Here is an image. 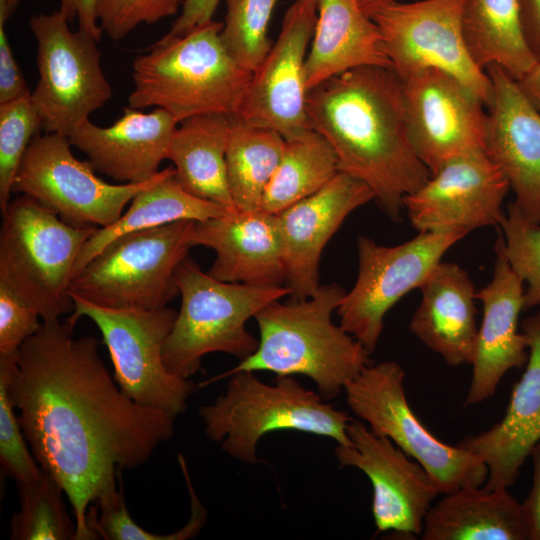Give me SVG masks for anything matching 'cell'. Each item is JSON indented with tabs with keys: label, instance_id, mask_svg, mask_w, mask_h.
<instances>
[{
	"label": "cell",
	"instance_id": "1",
	"mask_svg": "<svg viewBox=\"0 0 540 540\" xmlns=\"http://www.w3.org/2000/svg\"><path fill=\"white\" fill-rule=\"evenodd\" d=\"M74 327L43 321L17 354L0 356V371L33 456L70 501L77 540H95L89 506L116 494L122 470L142 465L173 437L175 417L123 394L100 341L74 338Z\"/></svg>",
	"mask_w": 540,
	"mask_h": 540
},
{
	"label": "cell",
	"instance_id": "2",
	"mask_svg": "<svg viewBox=\"0 0 540 540\" xmlns=\"http://www.w3.org/2000/svg\"><path fill=\"white\" fill-rule=\"evenodd\" d=\"M312 129L334 149L339 170L365 182L380 208L401 220L404 198L431 173L411 145L402 81L392 68L360 66L307 92Z\"/></svg>",
	"mask_w": 540,
	"mask_h": 540
},
{
	"label": "cell",
	"instance_id": "3",
	"mask_svg": "<svg viewBox=\"0 0 540 540\" xmlns=\"http://www.w3.org/2000/svg\"><path fill=\"white\" fill-rule=\"evenodd\" d=\"M345 293L330 283L305 299L266 305L254 317L259 329L257 350L225 375L237 371L303 375L326 401L336 398L370 364L365 347L332 321Z\"/></svg>",
	"mask_w": 540,
	"mask_h": 540
},
{
	"label": "cell",
	"instance_id": "4",
	"mask_svg": "<svg viewBox=\"0 0 540 540\" xmlns=\"http://www.w3.org/2000/svg\"><path fill=\"white\" fill-rule=\"evenodd\" d=\"M222 27L211 19L181 35L168 33L136 57L129 106L164 109L178 123L202 114L237 116L253 73L230 55Z\"/></svg>",
	"mask_w": 540,
	"mask_h": 540
},
{
	"label": "cell",
	"instance_id": "5",
	"mask_svg": "<svg viewBox=\"0 0 540 540\" xmlns=\"http://www.w3.org/2000/svg\"><path fill=\"white\" fill-rule=\"evenodd\" d=\"M224 393L201 406L205 434L222 450L243 463L260 462L256 450L267 433L294 430L328 437L344 446L352 442L347 426L353 420L294 376H276L272 384L253 371L229 375Z\"/></svg>",
	"mask_w": 540,
	"mask_h": 540
},
{
	"label": "cell",
	"instance_id": "6",
	"mask_svg": "<svg viewBox=\"0 0 540 540\" xmlns=\"http://www.w3.org/2000/svg\"><path fill=\"white\" fill-rule=\"evenodd\" d=\"M177 285L181 306L162 355L168 371L186 379L209 353H226L240 361L252 355L259 341L247 331L246 322L269 303L291 294L287 285L217 280L189 256L178 269Z\"/></svg>",
	"mask_w": 540,
	"mask_h": 540
},
{
	"label": "cell",
	"instance_id": "7",
	"mask_svg": "<svg viewBox=\"0 0 540 540\" xmlns=\"http://www.w3.org/2000/svg\"><path fill=\"white\" fill-rule=\"evenodd\" d=\"M2 216L0 281L43 321L73 312L70 286L76 261L97 227L69 224L24 194L11 199Z\"/></svg>",
	"mask_w": 540,
	"mask_h": 540
},
{
	"label": "cell",
	"instance_id": "8",
	"mask_svg": "<svg viewBox=\"0 0 540 540\" xmlns=\"http://www.w3.org/2000/svg\"><path fill=\"white\" fill-rule=\"evenodd\" d=\"M195 222L119 236L75 276L70 294L107 308L166 307L179 294L177 272L193 247Z\"/></svg>",
	"mask_w": 540,
	"mask_h": 540
},
{
	"label": "cell",
	"instance_id": "9",
	"mask_svg": "<svg viewBox=\"0 0 540 540\" xmlns=\"http://www.w3.org/2000/svg\"><path fill=\"white\" fill-rule=\"evenodd\" d=\"M404 371L395 361L367 365L344 388L351 411L378 436L390 439L430 474L441 494L482 486L485 462L460 446L436 438L412 411L404 391Z\"/></svg>",
	"mask_w": 540,
	"mask_h": 540
},
{
	"label": "cell",
	"instance_id": "10",
	"mask_svg": "<svg viewBox=\"0 0 540 540\" xmlns=\"http://www.w3.org/2000/svg\"><path fill=\"white\" fill-rule=\"evenodd\" d=\"M74 310L71 324L81 317L95 323L102 334L120 390L139 405L177 417L187 409V399L196 385L172 374L163 362V346L177 311L163 307L107 308L71 295Z\"/></svg>",
	"mask_w": 540,
	"mask_h": 540
},
{
	"label": "cell",
	"instance_id": "11",
	"mask_svg": "<svg viewBox=\"0 0 540 540\" xmlns=\"http://www.w3.org/2000/svg\"><path fill=\"white\" fill-rule=\"evenodd\" d=\"M68 22L60 10L29 20L37 42L39 71L31 100L45 133L66 136L112 96L98 41L79 30L73 32Z\"/></svg>",
	"mask_w": 540,
	"mask_h": 540
},
{
	"label": "cell",
	"instance_id": "12",
	"mask_svg": "<svg viewBox=\"0 0 540 540\" xmlns=\"http://www.w3.org/2000/svg\"><path fill=\"white\" fill-rule=\"evenodd\" d=\"M467 234L418 232L395 246L357 238L358 274L336 312L340 325L371 354L380 339L386 313L407 293L421 286L444 254Z\"/></svg>",
	"mask_w": 540,
	"mask_h": 540
},
{
	"label": "cell",
	"instance_id": "13",
	"mask_svg": "<svg viewBox=\"0 0 540 540\" xmlns=\"http://www.w3.org/2000/svg\"><path fill=\"white\" fill-rule=\"evenodd\" d=\"M463 5L464 0L395 1L378 8L370 17L400 80L425 69H439L458 78L488 107L492 84L466 45Z\"/></svg>",
	"mask_w": 540,
	"mask_h": 540
},
{
	"label": "cell",
	"instance_id": "14",
	"mask_svg": "<svg viewBox=\"0 0 540 540\" xmlns=\"http://www.w3.org/2000/svg\"><path fill=\"white\" fill-rule=\"evenodd\" d=\"M68 136L36 135L19 166L13 192L27 195L53 210L63 221L80 227L114 223L140 191L160 172L142 183H108L89 161L78 160Z\"/></svg>",
	"mask_w": 540,
	"mask_h": 540
},
{
	"label": "cell",
	"instance_id": "15",
	"mask_svg": "<svg viewBox=\"0 0 540 540\" xmlns=\"http://www.w3.org/2000/svg\"><path fill=\"white\" fill-rule=\"evenodd\" d=\"M401 81L409 139L431 174L456 157L484 150L488 113L468 86L435 68Z\"/></svg>",
	"mask_w": 540,
	"mask_h": 540
},
{
	"label": "cell",
	"instance_id": "16",
	"mask_svg": "<svg viewBox=\"0 0 540 540\" xmlns=\"http://www.w3.org/2000/svg\"><path fill=\"white\" fill-rule=\"evenodd\" d=\"M316 21L315 0H295L287 9L278 39L253 72L235 117L277 131L284 139L312 129L305 63Z\"/></svg>",
	"mask_w": 540,
	"mask_h": 540
},
{
	"label": "cell",
	"instance_id": "17",
	"mask_svg": "<svg viewBox=\"0 0 540 540\" xmlns=\"http://www.w3.org/2000/svg\"><path fill=\"white\" fill-rule=\"evenodd\" d=\"M347 434L352 445L337 444L335 456L341 466L355 467L369 478L377 530L420 536L425 515L441 494L433 478L390 439L374 434L364 423L352 420Z\"/></svg>",
	"mask_w": 540,
	"mask_h": 540
},
{
	"label": "cell",
	"instance_id": "18",
	"mask_svg": "<svg viewBox=\"0 0 540 540\" xmlns=\"http://www.w3.org/2000/svg\"><path fill=\"white\" fill-rule=\"evenodd\" d=\"M510 189L501 169L485 150L444 164L416 191L404 198L411 225L418 232L458 231L500 225L502 203Z\"/></svg>",
	"mask_w": 540,
	"mask_h": 540
},
{
	"label": "cell",
	"instance_id": "19",
	"mask_svg": "<svg viewBox=\"0 0 540 540\" xmlns=\"http://www.w3.org/2000/svg\"><path fill=\"white\" fill-rule=\"evenodd\" d=\"M485 71L492 99L484 150L507 178L520 215L540 223V112L500 66Z\"/></svg>",
	"mask_w": 540,
	"mask_h": 540
},
{
	"label": "cell",
	"instance_id": "20",
	"mask_svg": "<svg viewBox=\"0 0 540 540\" xmlns=\"http://www.w3.org/2000/svg\"><path fill=\"white\" fill-rule=\"evenodd\" d=\"M374 199L365 182L339 171L322 189L276 215L292 299H305L318 290L324 247L349 214Z\"/></svg>",
	"mask_w": 540,
	"mask_h": 540
},
{
	"label": "cell",
	"instance_id": "21",
	"mask_svg": "<svg viewBox=\"0 0 540 540\" xmlns=\"http://www.w3.org/2000/svg\"><path fill=\"white\" fill-rule=\"evenodd\" d=\"M495 252L492 279L476 292L483 317L464 407L489 399L503 376L526 365L529 356L527 339L518 331L519 314L524 310V282L507 259L502 236L495 243Z\"/></svg>",
	"mask_w": 540,
	"mask_h": 540
},
{
	"label": "cell",
	"instance_id": "22",
	"mask_svg": "<svg viewBox=\"0 0 540 540\" xmlns=\"http://www.w3.org/2000/svg\"><path fill=\"white\" fill-rule=\"evenodd\" d=\"M529 356L526 369L512 389L506 413L488 430L470 435L458 446L479 456L488 468L487 490L508 489L540 442V311L521 323Z\"/></svg>",
	"mask_w": 540,
	"mask_h": 540
},
{
	"label": "cell",
	"instance_id": "23",
	"mask_svg": "<svg viewBox=\"0 0 540 540\" xmlns=\"http://www.w3.org/2000/svg\"><path fill=\"white\" fill-rule=\"evenodd\" d=\"M178 124L164 109L145 113L129 106L108 127L82 121L68 139L95 171L119 183H142L158 174Z\"/></svg>",
	"mask_w": 540,
	"mask_h": 540
},
{
	"label": "cell",
	"instance_id": "24",
	"mask_svg": "<svg viewBox=\"0 0 540 540\" xmlns=\"http://www.w3.org/2000/svg\"><path fill=\"white\" fill-rule=\"evenodd\" d=\"M192 244L215 251L207 273L217 280L255 286H283L287 282L275 214L262 209L236 210L196 221Z\"/></svg>",
	"mask_w": 540,
	"mask_h": 540
},
{
	"label": "cell",
	"instance_id": "25",
	"mask_svg": "<svg viewBox=\"0 0 540 540\" xmlns=\"http://www.w3.org/2000/svg\"><path fill=\"white\" fill-rule=\"evenodd\" d=\"M421 301L409 329L451 366L472 364L478 327L476 291L469 274L453 262H439L419 287Z\"/></svg>",
	"mask_w": 540,
	"mask_h": 540
},
{
	"label": "cell",
	"instance_id": "26",
	"mask_svg": "<svg viewBox=\"0 0 540 540\" xmlns=\"http://www.w3.org/2000/svg\"><path fill=\"white\" fill-rule=\"evenodd\" d=\"M317 21L305 63L307 90L360 66L391 68L380 31L359 0H315Z\"/></svg>",
	"mask_w": 540,
	"mask_h": 540
},
{
	"label": "cell",
	"instance_id": "27",
	"mask_svg": "<svg viewBox=\"0 0 540 540\" xmlns=\"http://www.w3.org/2000/svg\"><path fill=\"white\" fill-rule=\"evenodd\" d=\"M423 540H526L521 504L507 489L464 487L428 509Z\"/></svg>",
	"mask_w": 540,
	"mask_h": 540
},
{
	"label": "cell",
	"instance_id": "28",
	"mask_svg": "<svg viewBox=\"0 0 540 540\" xmlns=\"http://www.w3.org/2000/svg\"><path fill=\"white\" fill-rule=\"evenodd\" d=\"M232 118L211 113L180 122L167 153L186 192L231 212L236 208L227 180L226 149Z\"/></svg>",
	"mask_w": 540,
	"mask_h": 540
},
{
	"label": "cell",
	"instance_id": "29",
	"mask_svg": "<svg viewBox=\"0 0 540 540\" xmlns=\"http://www.w3.org/2000/svg\"><path fill=\"white\" fill-rule=\"evenodd\" d=\"M230 212L216 203L186 192L177 181L175 168L167 167L161 170L159 178L152 185L135 195L127 211L114 223L97 228L89 237L77 258L74 278L119 236L180 220L205 221Z\"/></svg>",
	"mask_w": 540,
	"mask_h": 540
},
{
	"label": "cell",
	"instance_id": "30",
	"mask_svg": "<svg viewBox=\"0 0 540 540\" xmlns=\"http://www.w3.org/2000/svg\"><path fill=\"white\" fill-rule=\"evenodd\" d=\"M462 26L474 62L500 66L513 79L536 62L526 46L517 0H464Z\"/></svg>",
	"mask_w": 540,
	"mask_h": 540
},
{
	"label": "cell",
	"instance_id": "31",
	"mask_svg": "<svg viewBox=\"0 0 540 540\" xmlns=\"http://www.w3.org/2000/svg\"><path fill=\"white\" fill-rule=\"evenodd\" d=\"M285 139L269 128L234 117L226 149L227 180L236 210L261 209L266 188L279 164Z\"/></svg>",
	"mask_w": 540,
	"mask_h": 540
},
{
	"label": "cell",
	"instance_id": "32",
	"mask_svg": "<svg viewBox=\"0 0 540 540\" xmlns=\"http://www.w3.org/2000/svg\"><path fill=\"white\" fill-rule=\"evenodd\" d=\"M339 171L334 149L314 129L285 139L279 164L266 188L261 209L277 215L322 189Z\"/></svg>",
	"mask_w": 540,
	"mask_h": 540
},
{
	"label": "cell",
	"instance_id": "33",
	"mask_svg": "<svg viewBox=\"0 0 540 540\" xmlns=\"http://www.w3.org/2000/svg\"><path fill=\"white\" fill-rule=\"evenodd\" d=\"M20 509L10 521L12 540H77L76 523L67 512L65 494L49 473L17 484Z\"/></svg>",
	"mask_w": 540,
	"mask_h": 540
},
{
	"label": "cell",
	"instance_id": "34",
	"mask_svg": "<svg viewBox=\"0 0 540 540\" xmlns=\"http://www.w3.org/2000/svg\"><path fill=\"white\" fill-rule=\"evenodd\" d=\"M279 0H226L221 39L234 60L254 72L272 47L268 28Z\"/></svg>",
	"mask_w": 540,
	"mask_h": 540
},
{
	"label": "cell",
	"instance_id": "35",
	"mask_svg": "<svg viewBox=\"0 0 540 540\" xmlns=\"http://www.w3.org/2000/svg\"><path fill=\"white\" fill-rule=\"evenodd\" d=\"M191 516L180 530L170 534H155L137 525L131 518L124 497L123 484L116 494L89 506L87 525L97 539L105 540H184L198 534L206 521V510L197 498L190 480Z\"/></svg>",
	"mask_w": 540,
	"mask_h": 540
},
{
	"label": "cell",
	"instance_id": "36",
	"mask_svg": "<svg viewBox=\"0 0 540 540\" xmlns=\"http://www.w3.org/2000/svg\"><path fill=\"white\" fill-rule=\"evenodd\" d=\"M42 129L41 117L29 97L0 104V209L10 202L15 178L32 139Z\"/></svg>",
	"mask_w": 540,
	"mask_h": 540
},
{
	"label": "cell",
	"instance_id": "37",
	"mask_svg": "<svg viewBox=\"0 0 540 540\" xmlns=\"http://www.w3.org/2000/svg\"><path fill=\"white\" fill-rule=\"evenodd\" d=\"M507 259L527 288L524 310L540 305V223L524 219L513 203L500 225Z\"/></svg>",
	"mask_w": 540,
	"mask_h": 540
},
{
	"label": "cell",
	"instance_id": "38",
	"mask_svg": "<svg viewBox=\"0 0 540 540\" xmlns=\"http://www.w3.org/2000/svg\"><path fill=\"white\" fill-rule=\"evenodd\" d=\"M27 444L8 394L7 377L0 371V464L4 475L17 484L34 481L43 473Z\"/></svg>",
	"mask_w": 540,
	"mask_h": 540
},
{
	"label": "cell",
	"instance_id": "39",
	"mask_svg": "<svg viewBox=\"0 0 540 540\" xmlns=\"http://www.w3.org/2000/svg\"><path fill=\"white\" fill-rule=\"evenodd\" d=\"M184 0H97L100 28L113 40L125 38L140 24H153L177 13Z\"/></svg>",
	"mask_w": 540,
	"mask_h": 540
},
{
	"label": "cell",
	"instance_id": "40",
	"mask_svg": "<svg viewBox=\"0 0 540 540\" xmlns=\"http://www.w3.org/2000/svg\"><path fill=\"white\" fill-rule=\"evenodd\" d=\"M39 318L36 309L0 281V356L17 354L21 345L39 330Z\"/></svg>",
	"mask_w": 540,
	"mask_h": 540
},
{
	"label": "cell",
	"instance_id": "41",
	"mask_svg": "<svg viewBox=\"0 0 540 540\" xmlns=\"http://www.w3.org/2000/svg\"><path fill=\"white\" fill-rule=\"evenodd\" d=\"M9 17L7 0H0V104L31 95L7 37L5 24Z\"/></svg>",
	"mask_w": 540,
	"mask_h": 540
},
{
	"label": "cell",
	"instance_id": "42",
	"mask_svg": "<svg viewBox=\"0 0 540 540\" xmlns=\"http://www.w3.org/2000/svg\"><path fill=\"white\" fill-rule=\"evenodd\" d=\"M530 457L533 463V483L521 507L528 540H540V442L533 447Z\"/></svg>",
	"mask_w": 540,
	"mask_h": 540
},
{
	"label": "cell",
	"instance_id": "43",
	"mask_svg": "<svg viewBox=\"0 0 540 540\" xmlns=\"http://www.w3.org/2000/svg\"><path fill=\"white\" fill-rule=\"evenodd\" d=\"M97 0H60L59 10L72 21H78V30L99 41L103 33L96 14Z\"/></svg>",
	"mask_w": 540,
	"mask_h": 540
},
{
	"label": "cell",
	"instance_id": "44",
	"mask_svg": "<svg viewBox=\"0 0 540 540\" xmlns=\"http://www.w3.org/2000/svg\"><path fill=\"white\" fill-rule=\"evenodd\" d=\"M220 0H184L179 17L172 24L170 34L181 35L193 27L213 19Z\"/></svg>",
	"mask_w": 540,
	"mask_h": 540
},
{
	"label": "cell",
	"instance_id": "45",
	"mask_svg": "<svg viewBox=\"0 0 540 540\" xmlns=\"http://www.w3.org/2000/svg\"><path fill=\"white\" fill-rule=\"evenodd\" d=\"M523 38L536 62H540V0H517Z\"/></svg>",
	"mask_w": 540,
	"mask_h": 540
},
{
	"label": "cell",
	"instance_id": "46",
	"mask_svg": "<svg viewBox=\"0 0 540 540\" xmlns=\"http://www.w3.org/2000/svg\"><path fill=\"white\" fill-rule=\"evenodd\" d=\"M516 81L524 95L540 112V62H535L534 65Z\"/></svg>",
	"mask_w": 540,
	"mask_h": 540
},
{
	"label": "cell",
	"instance_id": "47",
	"mask_svg": "<svg viewBox=\"0 0 540 540\" xmlns=\"http://www.w3.org/2000/svg\"><path fill=\"white\" fill-rule=\"evenodd\" d=\"M397 0H359L360 6L367 15H371L378 8Z\"/></svg>",
	"mask_w": 540,
	"mask_h": 540
},
{
	"label": "cell",
	"instance_id": "48",
	"mask_svg": "<svg viewBox=\"0 0 540 540\" xmlns=\"http://www.w3.org/2000/svg\"><path fill=\"white\" fill-rule=\"evenodd\" d=\"M20 1L21 0H7V7H8V12H9L10 16L13 14V12L18 7Z\"/></svg>",
	"mask_w": 540,
	"mask_h": 540
}]
</instances>
